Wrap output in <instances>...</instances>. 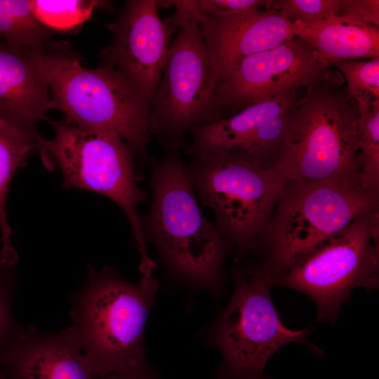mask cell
<instances>
[{"label": "cell", "mask_w": 379, "mask_h": 379, "mask_svg": "<svg viewBox=\"0 0 379 379\" xmlns=\"http://www.w3.org/2000/svg\"><path fill=\"white\" fill-rule=\"evenodd\" d=\"M99 379H159L147 363L141 366L121 372L112 373Z\"/></svg>", "instance_id": "28"}, {"label": "cell", "mask_w": 379, "mask_h": 379, "mask_svg": "<svg viewBox=\"0 0 379 379\" xmlns=\"http://www.w3.org/2000/svg\"><path fill=\"white\" fill-rule=\"evenodd\" d=\"M0 379H9L0 368Z\"/></svg>", "instance_id": "29"}, {"label": "cell", "mask_w": 379, "mask_h": 379, "mask_svg": "<svg viewBox=\"0 0 379 379\" xmlns=\"http://www.w3.org/2000/svg\"><path fill=\"white\" fill-rule=\"evenodd\" d=\"M52 32L35 17L30 0H0V39L27 50L43 48Z\"/></svg>", "instance_id": "19"}, {"label": "cell", "mask_w": 379, "mask_h": 379, "mask_svg": "<svg viewBox=\"0 0 379 379\" xmlns=\"http://www.w3.org/2000/svg\"><path fill=\"white\" fill-rule=\"evenodd\" d=\"M218 81L199 23L185 25L171 44L150 107L151 134L167 151H183L187 131L223 118Z\"/></svg>", "instance_id": "10"}, {"label": "cell", "mask_w": 379, "mask_h": 379, "mask_svg": "<svg viewBox=\"0 0 379 379\" xmlns=\"http://www.w3.org/2000/svg\"><path fill=\"white\" fill-rule=\"evenodd\" d=\"M33 55L55 109L81 128L117 134L145 159L150 137V104L117 70L83 67L66 41L47 43Z\"/></svg>", "instance_id": "3"}, {"label": "cell", "mask_w": 379, "mask_h": 379, "mask_svg": "<svg viewBox=\"0 0 379 379\" xmlns=\"http://www.w3.org/2000/svg\"><path fill=\"white\" fill-rule=\"evenodd\" d=\"M152 201L140 217L146 244L157 250L167 273L192 288L218 298L224 262L232 246L205 218L188 165L167 151L150 164Z\"/></svg>", "instance_id": "1"}, {"label": "cell", "mask_w": 379, "mask_h": 379, "mask_svg": "<svg viewBox=\"0 0 379 379\" xmlns=\"http://www.w3.org/2000/svg\"><path fill=\"white\" fill-rule=\"evenodd\" d=\"M378 203L379 195L359 185L286 180L272 217L251 247L265 248L263 265L270 277L280 276Z\"/></svg>", "instance_id": "6"}, {"label": "cell", "mask_w": 379, "mask_h": 379, "mask_svg": "<svg viewBox=\"0 0 379 379\" xmlns=\"http://www.w3.org/2000/svg\"><path fill=\"white\" fill-rule=\"evenodd\" d=\"M55 132L44 141L43 163L48 169L58 166L66 189L86 190L103 195L125 213L140 255L139 270L155 267L148 253L137 207L145 202V192L138 185L135 154L117 134L79 127L67 121L46 119Z\"/></svg>", "instance_id": "7"}, {"label": "cell", "mask_w": 379, "mask_h": 379, "mask_svg": "<svg viewBox=\"0 0 379 379\" xmlns=\"http://www.w3.org/2000/svg\"><path fill=\"white\" fill-rule=\"evenodd\" d=\"M379 267V206L328 237L270 286H284L310 298L317 319L333 322L356 287L376 289Z\"/></svg>", "instance_id": "9"}, {"label": "cell", "mask_w": 379, "mask_h": 379, "mask_svg": "<svg viewBox=\"0 0 379 379\" xmlns=\"http://www.w3.org/2000/svg\"><path fill=\"white\" fill-rule=\"evenodd\" d=\"M298 101L297 93L247 107L235 114L207 125L192 128V140L184 152L193 158L237 149L262 124L288 110Z\"/></svg>", "instance_id": "17"}, {"label": "cell", "mask_w": 379, "mask_h": 379, "mask_svg": "<svg viewBox=\"0 0 379 379\" xmlns=\"http://www.w3.org/2000/svg\"><path fill=\"white\" fill-rule=\"evenodd\" d=\"M341 0H274L270 8L279 11L291 22L316 24L338 15Z\"/></svg>", "instance_id": "25"}, {"label": "cell", "mask_w": 379, "mask_h": 379, "mask_svg": "<svg viewBox=\"0 0 379 379\" xmlns=\"http://www.w3.org/2000/svg\"><path fill=\"white\" fill-rule=\"evenodd\" d=\"M359 114L346 89L330 79L307 88L288 112L274 168L285 180H331L361 187Z\"/></svg>", "instance_id": "4"}, {"label": "cell", "mask_w": 379, "mask_h": 379, "mask_svg": "<svg viewBox=\"0 0 379 379\" xmlns=\"http://www.w3.org/2000/svg\"><path fill=\"white\" fill-rule=\"evenodd\" d=\"M33 51L0 39V119L38 133L37 122L55 106Z\"/></svg>", "instance_id": "15"}, {"label": "cell", "mask_w": 379, "mask_h": 379, "mask_svg": "<svg viewBox=\"0 0 379 379\" xmlns=\"http://www.w3.org/2000/svg\"><path fill=\"white\" fill-rule=\"evenodd\" d=\"M329 67L316 51L294 36L272 48L244 59L217 85L219 108L235 114L257 103L285 98L300 87L310 88L330 79Z\"/></svg>", "instance_id": "11"}, {"label": "cell", "mask_w": 379, "mask_h": 379, "mask_svg": "<svg viewBox=\"0 0 379 379\" xmlns=\"http://www.w3.org/2000/svg\"><path fill=\"white\" fill-rule=\"evenodd\" d=\"M159 281L124 279L116 267H88V279L69 295L71 327L93 375L101 378L147 364L145 328Z\"/></svg>", "instance_id": "2"}, {"label": "cell", "mask_w": 379, "mask_h": 379, "mask_svg": "<svg viewBox=\"0 0 379 379\" xmlns=\"http://www.w3.org/2000/svg\"><path fill=\"white\" fill-rule=\"evenodd\" d=\"M43 138L39 133L25 130L11 122L0 119V231L1 249L0 264L12 269L18 262L11 235L12 230L6 215V201L8 187L15 172L25 165L36 150L41 155L44 149Z\"/></svg>", "instance_id": "18"}, {"label": "cell", "mask_w": 379, "mask_h": 379, "mask_svg": "<svg viewBox=\"0 0 379 379\" xmlns=\"http://www.w3.org/2000/svg\"><path fill=\"white\" fill-rule=\"evenodd\" d=\"M18 286L11 270L0 264V363L27 326L20 324L13 312L12 300Z\"/></svg>", "instance_id": "24"}, {"label": "cell", "mask_w": 379, "mask_h": 379, "mask_svg": "<svg viewBox=\"0 0 379 379\" xmlns=\"http://www.w3.org/2000/svg\"><path fill=\"white\" fill-rule=\"evenodd\" d=\"M338 15L379 26V1L341 0Z\"/></svg>", "instance_id": "27"}, {"label": "cell", "mask_w": 379, "mask_h": 379, "mask_svg": "<svg viewBox=\"0 0 379 379\" xmlns=\"http://www.w3.org/2000/svg\"><path fill=\"white\" fill-rule=\"evenodd\" d=\"M234 288L230 302L205 333V342L222 356L215 379H271L267 360L284 345L295 342L321 355L308 338L310 328L294 331L281 322L270 297V275L264 265L232 269Z\"/></svg>", "instance_id": "5"}, {"label": "cell", "mask_w": 379, "mask_h": 379, "mask_svg": "<svg viewBox=\"0 0 379 379\" xmlns=\"http://www.w3.org/2000/svg\"><path fill=\"white\" fill-rule=\"evenodd\" d=\"M291 109L265 122L237 149L229 152L239 154L258 167H274Z\"/></svg>", "instance_id": "22"}, {"label": "cell", "mask_w": 379, "mask_h": 379, "mask_svg": "<svg viewBox=\"0 0 379 379\" xmlns=\"http://www.w3.org/2000/svg\"><path fill=\"white\" fill-rule=\"evenodd\" d=\"M36 19L50 31H75L92 18L95 9L111 11L110 1L98 0H30Z\"/></svg>", "instance_id": "21"}, {"label": "cell", "mask_w": 379, "mask_h": 379, "mask_svg": "<svg viewBox=\"0 0 379 379\" xmlns=\"http://www.w3.org/2000/svg\"><path fill=\"white\" fill-rule=\"evenodd\" d=\"M0 368L9 379H99L93 375L71 326L55 331L26 326Z\"/></svg>", "instance_id": "14"}, {"label": "cell", "mask_w": 379, "mask_h": 379, "mask_svg": "<svg viewBox=\"0 0 379 379\" xmlns=\"http://www.w3.org/2000/svg\"><path fill=\"white\" fill-rule=\"evenodd\" d=\"M358 108L359 181L365 191L379 195V102Z\"/></svg>", "instance_id": "20"}, {"label": "cell", "mask_w": 379, "mask_h": 379, "mask_svg": "<svg viewBox=\"0 0 379 379\" xmlns=\"http://www.w3.org/2000/svg\"><path fill=\"white\" fill-rule=\"evenodd\" d=\"M291 29L328 67L340 62L379 57L378 25L335 15L316 24L295 21Z\"/></svg>", "instance_id": "16"}, {"label": "cell", "mask_w": 379, "mask_h": 379, "mask_svg": "<svg viewBox=\"0 0 379 379\" xmlns=\"http://www.w3.org/2000/svg\"><path fill=\"white\" fill-rule=\"evenodd\" d=\"M333 66L345 77L347 95L357 106H372L379 102V57L344 61Z\"/></svg>", "instance_id": "23"}, {"label": "cell", "mask_w": 379, "mask_h": 379, "mask_svg": "<svg viewBox=\"0 0 379 379\" xmlns=\"http://www.w3.org/2000/svg\"><path fill=\"white\" fill-rule=\"evenodd\" d=\"M105 26L112 39L100 51L102 65L119 72L151 105L178 29L160 18L156 0L127 1Z\"/></svg>", "instance_id": "12"}, {"label": "cell", "mask_w": 379, "mask_h": 379, "mask_svg": "<svg viewBox=\"0 0 379 379\" xmlns=\"http://www.w3.org/2000/svg\"><path fill=\"white\" fill-rule=\"evenodd\" d=\"M199 25L218 81L227 78L246 58L295 36L291 22L270 8L232 16L203 18Z\"/></svg>", "instance_id": "13"}, {"label": "cell", "mask_w": 379, "mask_h": 379, "mask_svg": "<svg viewBox=\"0 0 379 379\" xmlns=\"http://www.w3.org/2000/svg\"><path fill=\"white\" fill-rule=\"evenodd\" d=\"M187 165L197 197L239 260L265 228L286 180L274 167H258L234 152L193 158Z\"/></svg>", "instance_id": "8"}, {"label": "cell", "mask_w": 379, "mask_h": 379, "mask_svg": "<svg viewBox=\"0 0 379 379\" xmlns=\"http://www.w3.org/2000/svg\"><path fill=\"white\" fill-rule=\"evenodd\" d=\"M269 0H198L204 18L225 17L270 7Z\"/></svg>", "instance_id": "26"}]
</instances>
